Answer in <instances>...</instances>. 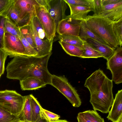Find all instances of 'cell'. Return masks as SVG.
I'll return each mask as SVG.
<instances>
[{"label":"cell","mask_w":122,"mask_h":122,"mask_svg":"<svg viewBox=\"0 0 122 122\" xmlns=\"http://www.w3.org/2000/svg\"><path fill=\"white\" fill-rule=\"evenodd\" d=\"M20 117L9 112L0 107V122H17Z\"/></svg>","instance_id":"83f0119b"},{"label":"cell","mask_w":122,"mask_h":122,"mask_svg":"<svg viewBox=\"0 0 122 122\" xmlns=\"http://www.w3.org/2000/svg\"><path fill=\"white\" fill-rule=\"evenodd\" d=\"M53 122H69L67 121L66 120H58L57 121Z\"/></svg>","instance_id":"b9f144b4"},{"label":"cell","mask_w":122,"mask_h":122,"mask_svg":"<svg viewBox=\"0 0 122 122\" xmlns=\"http://www.w3.org/2000/svg\"><path fill=\"white\" fill-rule=\"evenodd\" d=\"M96 35L116 49L119 46L112 28L113 22L99 15H88L83 19Z\"/></svg>","instance_id":"3957f363"},{"label":"cell","mask_w":122,"mask_h":122,"mask_svg":"<svg viewBox=\"0 0 122 122\" xmlns=\"http://www.w3.org/2000/svg\"><path fill=\"white\" fill-rule=\"evenodd\" d=\"M107 68L112 74V80L116 84L122 82V47H119L107 60Z\"/></svg>","instance_id":"52a82bcc"},{"label":"cell","mask_w":122,"mask_h":122,"mask_svg":"<svg viewBox=\"0 0 122 122\" xmlns=\"http://www.w3.org/2000/svg\"><path fill=\"white\" fill-rule=\"evenodd\" d=\"M52 54L41 57L21 55L14 57L7 66V77L21 81L35 77L45 85H51L52 75L48 70L47 65Z\"/></svg>","instance_id":"6da1fadb"},{"label":"cell","mask_w":122,"mask_h":122,"mask_svg":"<svg viewBox=\"0 0 122 122\" xmlns=\"http://www.w3.org/2000/svg\"><path fill=\"white\" fill-rule=\"evenodd\" d=\"M25 96L15 91L6 90L0 91V107L11 114L20 117Z\"/></svg>","instance_id":"277c9868"},{"label":"cell","mask_w":122,"mask_h":122,"mask_svg":"<svg viewBox=\"0 0 122 122\" xmlns=\"http://www.w3.org/2000/svg\"><path fill=\"white\" fill-rule=\"evenodd\" d=\"M122 0H102L103 6L108 5L115 4L118 3Z\"/></svg>","instance_id":"ab89813d"},{"label":"cell","mask_w":122,"mask_h":122,"mask_svg":"<svg viewBox=\"0 0 122 122\" xmlns=\"http://www.w3.org/2000/svg\"><path fill=\"white\" fill-rule=\"evenodd\" d=\"M93 6L92 11L94 14L99 15L102 12L103 5L102 0H92Z\"/></svg>","instance_id":"836d02e7"},{"label":"cell","mask_w":122,"mask_h":122,"mask_svg":"<svg viewBox=\"0 0 122 122\" xmlns=\"http://www.w3.org/2000/svg\"><path fill=\"white\" fill-rule=\"evenodd\" d=\"M8 56L6 53L0 48V70L2 74L4 72L5 62Z\"/></svg>","instance_id":"8d00e7d4"},{"label":"cell","mask_w":122,"mask_h":122,"mask_svg":"<svg viewBox=\"0 0 122 122\" xmlns=\"http://www.w3.org/2000/svg\"><path fill=\"white\" fill-rule=\"evenodd\" d=\"M2 49L10 58L24 55L25 47L19 37L9 33L5 34Z\"/></svg>","instance_id":"ba28073f"},{"label":"cell","mask_w":122,"mask_h":122,"mask_svg":"<svg viewBox=\"0 0 122 122\" xmlns=\"http://www.w3.org/2000/svg\"><path fill=\"white\" fill-rule=\"evenodd\" d=\"M5 33H7L19 37L21 32L19 28L14 24L7 17H5Z\"/></svg>","instance_id":"484cf974"},{"label":"cell","mask_w":122,"mask_h":122,"mask_svg":"<svg viewBox=\"0 0 122 122\" xmlns=\"http://www.w3.org/2000/svg\"><path fill=\"white\" fill-rule=\"evenodd\" d=\"M35 122H49L44 118L41 117Z\"/></svg>","instance_id":"60d3db41"},{"label":"cell","mask_w":122,"mask_h":122,"mask_svg":"<svg viewBox=\"0 0 122 122\" xmlns=\"http://www.w3.org/2000/svg\"><path fill=\"white\" fill-rule=\"evenodd\" d=\"M80 27L78 23L72 24L65 19L58 23L56 28V32L59 35H67L78 36Z\"/></svg>","instance_id":"5bb4252c"},{"label":"cell","mask_w":122,"mask_h":122,"mask_svg":"<svg viewBox=\"0 0 122 122\" xmlns=\"http://www.w3.org/2000/svg\"><path fill=\"white\" fill-rule=\"evenodd\" d=\"M2 74L0 70V78L1 77V76Z\"/></svg>","instance_id":"f6af8a7d"},{"label":"cell","mask_w":122,"mask_h":122,"mask_svg":"<svg viewBox=\"0 0 122 122\" xmlns=\"http://www.w3.org/2000/svg\"><path fill=\"white\" fill-rule=\"evenodd\" d=\"M13 2L21 19L31 15L34 5L37 4L35 0H14Z\"/></svg>","instance_id":"4fadbf2b"},{"label":"cell","mask_w":122,"mask_h":122,"mask_svg":"<svg viewBox=\"0 0 122 122\" xmlns=\"http://www.w3.org/2000/svg\"><path fill=\"white\" fill-rule=\"evenodd\" d=\"M31 111V122H35L41 117V107L36 99L32 94L30 95Z\"/></svg>","instance_id":"44dd1931"},{"label":"cell","mask_w":122,"mask_h":122,"mask_svg":"<svg viewBox=\"0 0 122 122\" xmlns=\"http://www.w3.org/2000/svg\"><path fill=\"white\" fill-rule=\"evenodd\" d=\"M77 119L78 122H92L87 111L78 113Z\"/></svg>","instance_id":"d590c367"},{"label":"cell","mask_w":122,"mask_h":122,"mask_svg":"<svg viewBox=\"0 0 122 122\" xmlns=\"http://www.w3.org/2000/svg\"><path fill=\"white\" fill-rule=\"evenodd\" d=\"M58 38L67 43L83 47L86 42L79 36L67 35H59Z\"/></svg>","instance_id":"603a6c76"},{"label":"cell","mask_w":122,"mask_h":122,"mask_svg":"<svg viewBox=\"0 0 122 122\" xmlns=\"http://www.w3.org/2000/svg\"><path fill=\"white\" fill-rule=\"evenodd\" d=\"M50 0H35L37 4L45 8L48 11L50 8Z\"/></svg>","instance_id":"f35d334b"},{"label":"cell","mask_w":122,"mask_h":122,"mask_svg":"<svg viewBox=\"0 0 122 122\" xmlns=\"http://www.w3.org/2000/svg\"><path fill=\"white\" fill-rule=\"evenodd\" d=\"M58 42L67 54L71 56L81 57L83 51V47L71 45L61 40L59 41Z\"/></svg>","instance_id":"ffe728a7"},{"label":"cell","mask_w":122,"mask_h":122,"mask_svg":"<svg viewBox=\"0 0 122 122\" xmlns=\"http://www.w3.org/2000/svg\"><path fill=\"white\" fill-rule=\"evenodd\" d=\"M17 122H25L23 120H20Z\"/></svg>","instance_id":"ee69618b"},{"label":"cell","mask_w":122,"mask_h":122,"mask_svg":"<svg viewBox=\"0 0 122 122\" xmlns=\"http://www.w3.org/2000/svg\"><path fill=\"white\" fill-rule=\"evenodd\" d=\"M19 38L25 49L24 56H34L37 55L38 53L37 51L31 46L21 33Z\"/></svg>","instance_id":"f1b7e54d"},{"label":"cell","mask_w":122,"mask_h":122,"mask_svg":"<svg viewBox=\"0 0 122 122\" xmlns=\"http://www.w3.org/2000/svg\"><path fill=\"white\" fill-rule=\"evenodd\" d=\"M64 95L75 107H78L81 102L77 91L64 76L52 75L51 84Z\"/></svg>","instance_id":"5b68a950"},{"label":"cell","mask_w":122,"mask_h":122,"mask_svg":"<svg viewBox=\"0 0 122 122\" xmlns=\"http://www.w3.org/2000/svg\"><path fill=\"white\" fill-rule=\"evenodd\" d=\"M19 29L21 33L27 41L35 50L36 46L30 26L29 23L20 27Z\"/></svg>","instance_id":"d4e9b609"},{"label":"cell","mask_w":122,"mask_h":122,"mask_svg":"<svg viewBox=\"0 0 122 122\" xmlns=\"http://www.w3.org/2000/svg\"><path fill=\"white\" fill-rule=\"evenodd\" d=\"M29 23L30 26L36 46L35 50L38 54L36 56H43L51 53L53 41H50L47 39L43 40L40 38L35 28L31 18Z\"/></svg>","instance_id":"9c48e42d"},{"label":"cell","mask_w":122,"mask_h":122,"mask_svg":"<svg viewBox=\"0 0 122 122\" xmlns=\"http://www.w3.org/2000/svg\"><path fill=\"white\" fill-rule=\"evenodd\" d=\"M83 53L81 58H97L103 57L102 54L91 46L87 42L83 45Z\"/></svg>","instance_id":"7402d4cb"},{"label":"cell","mask_w":122,"mask_h":122,"mask_svg":"<svg viewBox=\"0 0 122 122\" xmlns=\"http://www.w3.org/2000/svg\"><path fill=\"white\" fill-rule=\"evenodd\" d=\"M36 15L41 24L47 38L53 41L56 32V25L47 10L37 4L34 5Z\"/></svg>","instance_id":"8992f818"},{"label":"cell","mask_w":122,"mask_h":122,"mask_svg":"<svg viewBox=\"0 0 122 122\" xmlns=\"http://www.w3.org/2000/svg\"><path fill=\"white\" fill-rule=\"evenodd\" d=\"M87 111L92 122H105L103 118L96 111L90 110Z\"/></svg>","instance_id":"e575fe53"},{"label":"cell","mask_w":122,"mask_h":122,"mask_svg":"<svg viewBox=\"0 0 122 122\" xmlns=\"http://www.w3.org/2000/svg\"><path fill=\"white\" fill-rule=\"evenodd\" d=\"M31 111L30 95L25 96L21 116L25 122H31Z\"/></svg>","instance_id":"cb8c5ba5"},{"label":"cell","mask_w":122,"mask_h":122,"mask_svg":"<svg viewBox=\"0 0 122 122\" xmlns=\"http://www.w3.org/2000/svg\"><path fill=\"white\" fill-rule=\"evenodd\" d=\"M13 1V0L9 6L1 16L7 17L19 28L29 23L31 15L25 18L20 19L18 12L14 6Z\"/></svg>","instance_id":"7c38bea8"},{"label":"cell","mask_w":122,"mask_h":122,"mask_svg":"<svg viewBox=\"0 0 122 122\" xmlns=\"http://www.w3.org/2000/svg\"><path fill=\"white\" fill-rule=\"evenodd\" d=\"M13 0H0V16L9 6Z\"/></svg>","instance_id":"74e56055"},{"label":"cell","mask_w":122,"mask_h":122,"mask_svg":"<svg viewBox=\"0 0 122 122\" xmlns=\"http://www.w3.org/2000/svg\"><path fill=\"white\" fill-rule=\"evenodd\" d=\"M20 84L21 89L24 91L37 89L46 85L40 79L33 77L20 81Z\"/></svg>","instance_id":"d6986e66"},{"label":"cell","mask_w":122,"mask_h":122,"mask_svg":"<svg viewBox=\"0 0 122 122\" xmlns=\"http://www.w3.org/2000/svg\"><path fill=\"white\" fill-rule=\"evenodd\" d=\"M31 19L40 38L43 40L47 39L42 27L36 15L34 7L31 14Z\"/></svg>","instance_id":"4316f807"},{"label":"cell","mask_w":122,"mask_h":122,"mask_svg":"<svg viewBox=\"0 0 122 122\" xmlns=\"http://www.w3.org/2000/svg\"><path fill=\"white\" fill-rule=\"evenodd\" d=\"M66 4L64 0H50L48 11L54 20L56 27L59 22L65 19L66 16L65 13L67 8Z\"/></svg>","instance_id":"8fae6325"},{"label":"cell","mask_w":122,"mask_h":122,"mask_svg":"<svg viewBox=\"0 0 122 122\" xmlns=\"http://www.w3.org/2000/svg\"><path fill=\"white\" fill-rule=\"evenodd\" d=\"M122 115V89L116 94L111 110L107 117L108 120L116 122Z\"/></svg>","instance_id":"9a60e30c"},{"label":"cell","mask_w":122,"mask_h":122,"mask_svg":"<svg viewBox=\"0 0 122 122\" xmlns=\"http://www.w3.org/2000/svg\"><path fill=\"white\" fill-rule=\"evenodd\" d=\"M116 122H122V115H121Z\"/></svg>","instance_id":"7bdbcfd3"},{"label":"cell","mask_w":122,"mask_h":122,"mask_svg":"<svg viewBox=\"0 0 122 122\" xmlns=\"http://www.w3.org/2000/svg\"><path fill=\"white\" fill-rule=\"evenodd\" d=\"M91 46L101 52L103 57L107 60L113 54L115 49L95 40L88 39L86 41Z\"/></svg>","instance_id":"ac0fdd59"},{"label":"cell","mask_w":122,"mask_h":122,"mask_svg":"<svg viewBox=\"0 0 122 122\" xmlns=\"http://www.w3.org/2000/svg\"><path fill=\"white\" fill-rule=\"evenodd\" d=\"M41 116L46 119L49 122H53L59 119L60 116L55 114L41 107Z\"/></svg>","instance_id":"4dcf8cb0"},{"label":"cell","mask_w":122,"mask_h":122,"mask_svg":"<svg viewBox=\"0 0 122 122\" xmlns=\"http://www.w3.org/2000/svg\"><path fill=\"white\" fill-rule=\"evenodd\" d=\"M66 4L75 6H87L90 8L92 11V0H64Z\"/></svg>","instance_id":"1f68e13d"},{"label":"cell","mask_w":122,"mask_h":122,"mask_svg":"<svg viewBox=\"0 0 122 122\" xmlns=\"http://www.w3.org/2000/svg\"><path fill=\"white\" fill-rule=\"evenodd\" d=\"M84 86L90 92V102L94 110L104 113H109L114 99L112 80L99 69L86 79Z\"/></svg>","instance_id":"7a4b0ae2"},{"label":"cell","mask_w":122,"mask_h":122,"mask_svg":"<svg viewBox=\"0 0 122 122\" xmlns=\"http://www.w3.org/2000/svg\"><path fill=\"white\" fill-rule=\"evenodd\" d=\"M122 20L113 22L112 28L114 33L118 41L119 47L122 46Z\"/></svg>","instance_id":"f546056e"},{"label":"cell","mask_w":122,"mask_h":122,"mask_svg":"<svg viewBox=\"0 0 122 122\" xmlns=\"http://www.w3.org/2000/svg\"><path fill=\"white\" fill-rule=\"evenodd\" d=\"M70 10V14L66 16L65 19L68 22L72 20H81L87 16L88 14L91 11L90 7L87 6H75L67 4Z\"/></svg>","instance_id":"2e32d148"},{"label":"cell","mask_w":122,"mask_h":122,"mask_svg":"<svg viewBox=\"0 0 122 122\" xmlns=\"http://www.w3.org/2000/svg\"><path fill=\"white\" fill-rule=\"evenodd\" d=\"M77 22L79 25L80 27L79 36L81 39L86 41V40L88 39H92L112 47L106 42L98 37L94 33L87 27L85 22L83 20H80L79 22Z\"/></svg>","instance_id":"e0dca14e"},{"label":"cell","mask_w":122,"mask_h":122,"mask_svg":"<svg viewBox=\"0 0 122 122\" xmlns=\"http://www.w3.org/2000/svg\"><path fill=\"white\" fill-rule=\"evenodd\" d=\"M6 17L0 16V48L3 46L5 35V25Z\"/></svg>","instance_id":"d6a6232c"},{"label":"cell","mask_w":122,"mask_h":122,"mask_svg":"<svg viewBox=\"0 0 122 122\" xmlns=\"http://www.w3.org/2000/svg\"><path fill=\"white\" fill-rule=\"evenodd\" d=\"M99 15L112 22L122 20V0L117 3L103 5Z\"/></svg>","instance_id":"30bf717a"}]
</instances>
